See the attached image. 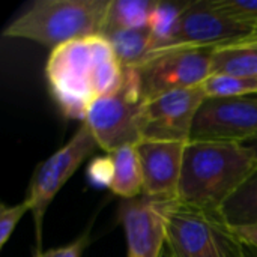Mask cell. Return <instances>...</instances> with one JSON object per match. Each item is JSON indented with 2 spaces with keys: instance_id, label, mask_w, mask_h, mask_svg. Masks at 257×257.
I'll return each instance as SVG.
<instances>
[{
  "instance_id": "obj_27",
  "label": "cell",
  "mask_w": 257,
  "mask_h": 257,
  "mask_svg": "<svg viewBox=\"0 0 257 257\" xmlns=\"http://www.w3.org/2000/svg\"><path fill=\"white\" fill-rule=\"evenodd\" d=\"M163 257H170V253H169V250H167V248L164 250V253H163Z\"/></svg>"
},
{
  "instance_id": "obj_9",
  "label": "cell",
  "mask_w": 257,
  "mask_h": 257,
  "mask_svg": "<svg viewBox=\"0 0 257 257\" xmlns=\"http://www.w3.org/2000/svg\"><path fill=\"white\" fill-rule=\"evenodd\" d=\"M205 99L202 86H197L172 90L143 102L139 117L142 139L188 143L194 119Z\"/></svg>"
},
{
  "instance_id": "obj_20",
  "label": "cell",
  "mask_w": 257,
  "mask_h": 257,
  "mask_svg": "<svg viewBox=\"0 0 257 257\" xmlns=\"http://www.w3.org/2000/svg\"><path fill=\"white\" fill-rule=\"evenodd\" d=\"M220 12L233 20L257 26V0H209Z\"/></svg>"
},
{
  "instance_id": "obj_1",
  "label": "cell",
  "mask_w": 257,
  "mask_h": 257,
  "mask_svg": "<svg viewBox=\"0 0 257 257\" xmlns=\"http://www.w3.org/2000/svg\"><path fill=\"white\" fill-rule=\"evenodd\" d=\"M123 74L125 68L102 35H90L56 47L45 65L51 98L65 117L81 123L96 99L120 87Z\"/></svg>"
},
{
  "instance_id": "obj_17",
  "label": "cell",
  "mask_w": 257,
  "mask_h": 257,
  "mask_svg": "<svg viewBox=\"0 0 257 257\" xmlns=\"http://www.w3.org/2000/svg\"><path fill=\"white\" fill-rule=\"evenodd\" d=\"M117 60L123 68L140 65L148 56L152 44L149 29H125L104 33Z\"/></svg>"
},
{
  "instance_id": "obj_26",
  "label": "cell",
  "mask_w": 257,
  "mask_h": 257,
  "mask_svg": "<svg viewBox=\"0 0 257 257\" xmlns=\"http://www.w3.org/2000/svg\"><path fill=\"white\" fill-rule=\"evenodd\" d=\"M245 256L257 257V250L256 248H253V247H248V245H247V248H245Z\"/></svg>"
},
{
  "instance_id": "obj_23",
  "label": "cell",
  "mask_w": 257,
  "mask_h": 257,
  "mask_svg": "<svg viewBox=\"0 0 257 257\" xmlns=\"http://www.w3.org/2000/svg\"><path fill=\"white\" fill-rule=\"evenodd\" d=\"M87 242H89V232L83 233L80 238L74 239L66 245L51 248L47 251H36L33 257H81L87 247Z\"/></svg>"
},
{
  "instance_id": "obj_3",
  "label": "cell",
  "mask_w": 257,
  "mask_h": 257,
  "mask_svg": "<svg viewBox=\"0 0 257 257\" xmlns=\"http://www.w3.org/2000/svg\"><path fill=\"white\" fill-rule=\"evenodd\" d=\"M110 0H36L3 30L6 38L56 47L99 35Z\"/></svg>"
},
{
  "instance_id": "obj_29",
  "label": "cell",
  "mask_w": 257,
  "mask_h": 257,
  "mask_svg": "<svg viewBox=\"0 0 257 257\" xmlns=\"http://www.w3.org/2000/svg\"><path fill=\"white\" fill-rule=\"evenodd\" d=\"M256 96H257V95H256Z\"/></svg>"
},
{
  "instance_id": "obj_28",
  "label": "cell",
  "mask_w": 257,
  "mask_h": 257,
  "mask_svg": "<svg viewBox=\"0 0 257 257\" xmlns=\"http://www.w3.org/2000/svg\"><path fill=\"white\" fill-rule=\"evenodd\" d=\"M170 257H172V256H170Z\"/></svg>"
},
{
  "instance_id": "obj_2",
  "label": "cell",
  "mask_w": 257,
  "mask_h": 257,
  "mask_svg": "<svg viewBox=\"0 0 257 257\" xmlns=\"http://www.w3.org/2000/svg\"><path fill=\"white\" fill-rule=\"evenodd\" d=\"M257 170V155L244 143L190 142L176 202L217 214Z\"/></svg>"
},
{
  "instance_id": "obj_4",
  "label": "cell",
  "mask_w": 257,
  "mask_h": 257,
  "mask_svg": "<svg viewBox=\"0 0 257 257\" xmlns=\"http://www.w3.org/2000/svg\"><path fill=\"white\" fill-rule=\"evenodd\" d=\"M166 248L172 257H247V245L217 214L176 200L167 211Z\"/></svg>"
},
{
  "instance_id": "obj_15",
  "label": "cell",
  "mask_w": 257,
  "mask_h": 257,
  "mask_svg": "<svg viewBox=\"0 0 257 257\" xmlns=\"http://www.w3.org/2000/svg\"><path fill=\"white\" fill-rule=\"evenodd\" d=\"M155 2L157 0H110L99 35L125 29H149Z\"/></svg>"
},
{
  "instance_id": "obj_24",
  "label": "cell",
  "mask_w": 257,
  "mask_h": 257,
  "mask_svg": "<svg viewBox=\"0 0 257 257\" xmlns=\"http://www.w3.org/2000/svg\"><path fill=\"white\" fill-rule=\"evenodd\" d=\"M233 232L238 235V238L248 247H253L257 250V224L256 226H245V227H236Z\"/></svg>"
},
{
  "instance_id": "obj_11",
  "label": "cell",
  "mask_w": 257,
  "mask_h": 257,
  "mask_svg": "<svg viewBox=\"0 0 257 257\" xmlns=\"http://www.w3.org/2000/svg\"><path fill=\"white\" fill-rule=\"evenodd\" d=\"M173 202L140 196L120 203L119 220L125 232L126 257H163L166 218Z\"/></svg>"
},
{
  "instance_id": "obj_21",
  "label": "cell",
  "mask_w": 257,
  "mask_h": 257,
  "mask_svg": "<svg viewBox=\"0 0 257 257\" xmlns=\"http://www.w3.org/2000/svg\"><path fill=\"white\" fill-rule=\"evenodd\" d=\"M26 212H30V206L26 199L12 206H8L6 203L0 205V247L2 248L12 236L15 227L26 215Z\"/></svg>"
},
{
  "instance_id": "obj_18",
  "label": "cell",
  "mask_w": 257,
  "mask_h": 257,
  "mask_svg": "<svg viewBox=\"0 0 257 257\" xmlns=\"http://www.w3.org/2000/svg\"><path fill=\"white\" fill-rule=\"evenodd\" d=\"M190 3L191 2H161V0L155 2L149 20V30L152 38L149 53L164 47L172 39Z\"/></svg>"
},
{
  "instance_id": "obj_10",
  "label": "cell",
  "mask_w": 257,
  "mask_h": 257,
  "mask_svg": "<svg viewBox=\"0 0 257 257\" xmlns=\"http://www.w3.org/2000/svg\"><path fill=\"white\" fill-rule=\"evenodd\" d=\"M257 136V96L206 98L194 119L190 142L244 143Z\"/></svg>"
},
{
  "instance_id": "obj_14",
  "label": "cell",
  "mask_w": 257,
  "mask_h": 257,
  "mask_svg": "<svg viewBox=\"0 0 257 257\" xmlns=\"http://www.w3.org/2000/svg\"><path fill=\"white\" fill-rule=\"evenodd\" d=\"M211 66L212 74L257 78V41L214 48Z\"/></svg>"
},
{
  "instance_id": "obj_12",
  "label": "cell",
  "mask_w": 257,
  "mask_h": 257,
  "mask_svg": "<svg viewBox=\"0 0 257 257\" xmlns=\"http://www.w3.org/2000/svg\"><path fill=\"white\" fill-rule=\"evenodd\" d=\"M188 143L142 139L136 145L143 175V196L176 200Z\"/></svg>"
},
{
  "instance_id": "obj_16",
  "label": "cell",
  "mask_w": 257,
  "mask_h": 257,
  "mask_svg": "<svg viewBox=\"0 0 257 257\" xmlns=\"http://www.w3.org/2000/svg\"><path fill=\"white\" fill-rule=\"evenodd\" d=\"M218 217L232 229L257 224V170L223 205Z\"/></svg>"
},
{
  "instance_id": "obj_5",
  "label": "cell",
  "mask_w": 257,
  "mask_h": 257,
  "mask_svg": "<svg viewBox=\"0 0 257 257\" xmlns=\"http://www.w3.org/2000/svg\"><path fill=\"white\" fill-rule=\"evenodd\" d=\"M142 92L137 69L125 68L120 87L96 99L87 110L83 123L90 130L96 145L107 154L142 140L140 107Z\"/></svg>"
},
{
  "instance_id": "obj_25",
  "label": "cell",
  "mask_w": 257,
  "mask_h": 257,
  "mask_svg": "<svg viewBox=\"0 0 257 257\" xmlns=\"http://www.w3.org/2000/svg\"><path fill=\"white\" fill-rule=\"evenodd\" d=\"M244 145H245V146H248L251 151H254V154L257 155V136L251 137V139H248L247 142H244Z\"/></svg>"
},
{
  "instance_id": "obj_22",
  "label": "cell",
  "mask_w": 257,
  "mask_h": 257,
  "mask_svg": "<svg viewBox=\"0 0 257 257\" xmlns=\"http://www.w3.org/2000/svg\"><path fill=\"white\" fill-rule=\"evenodd\" d=\"M87 179L93 187L99 188H110L113 182V175H114V167H113V160L111 157L102 155L93 158L89 166H87Z\"/></svg>"
},
{
  "instance_id": "obj_13",
  "label": "cell",
  "mask_w": 257,
  "mask_h": 257,
  "mask_svg": "<svg viewBox=\"0 0 257 257\" xmlns=\"http://www.w3.org/2000/svg\"><path fill=\"white\" fill-rule=\"evenodd\" d=\"M114 175L111 193L123 200H133L143 196V175L136 145L123 146L111 154Z\"/></svg>"
},
{
  "instance_id": "obj_6",
  "label": "cell",
  "mask_w": 257,
  "mask_h": 257,
  "mask_svg": "<svg viewBox=\"0 0 257 257\" xmlns=\"http://www.w3.org/2000/svg\"><path fill=\"white\" fill-rule=\"evenodd\" d=\"M96 148L98 145L90 130L86 123H81L72 139L42 161L35 170L29 184L26 200L30 206V214L35 223L36 251H42V226L48 206L60 188L78 170L86 158L95 152Z\"/></svg>"
},
{
  "instance_id": "obj_8",
  "label": "cell",
  "mask_w": 257,
  "mask_h": 257,
  "mask_svg": "<svg viewBox=\"0 0 257 257\" xmlns=\"http://www.w3.org/2000/svg\"><path fill=\"white\" fill-rule=\"evenodd\" d=\"M256 41L257 26L230 18L229 15L215 9L209 0H199L190 3L172 39L164 47L149 54L179 48L214 50Z\"/></svg>"
},
{
  "instance_id": "obj_7",
  "label": "cell",
  "mask_w": 257,
  "mask_h": 257,
  "mask_svg": "<svg viewBox=\"0 0 257 257\" xmlns=\"http://www.w3.org/2000/svg\"><path fill=\"white\" fill-rule=\"evenodd\" d=\"M211 48H179L149 54L137 69L142 101H151L172 90L202 86L212 74Z\"/></svg>"
},
{
  "instance_id": "obj_19",
  "label": "cell",
  "mask_w": 257,
  "mask_h": 257,
  "mask_svg": "<svg viewBox=\"0 0 257 257\" xmlns=\"http://www.w3.org/2000/svg\"><path fill=\"white\" fill-rule=\"evenodd\" d=\"M202 89L206 98H239L257 95V78H244L229 74H211Z\"/></svg>"
}]
</instances>
